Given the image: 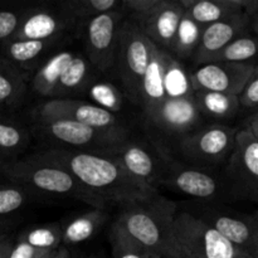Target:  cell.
Wrapping results in <instances>:
<instances>
[{
    "label": "cell",
    "mask_w": 258,
    "mask_h": 258,
    "mask_svg": "<svg viewBox=\"0 0 258 258\" xmlns=\"http://www.w3.org/2000/svg\"><path fill=\"white\" fill-rule=\"evenodd\" d=\"M37 155L62 166L106 204L125 207L144 203L159 196L158 189L133 178L113 159L103 154L57 146Z\"/></svg>",
    "instance_id": "obj_1"
},
{
    "label": "cell",
    "mask_w": 258,
    "mask_h": 258,
    "mask_svg": "<svg viewBox=\"0 0 258 258\" xmlns=\"http://www.w3.org/2000/svg\"><path fill=\"white\" fill-rule=\"evenodd\" d=\"M176 213L174 202L156 196L151 201L123 207L116 223L145 251L164 258H181L174 234Z\"/></svg>",
    "instance_id": "obj_2"
},
{
    "label": "cell",
    "mask_w": 258,
    "mask_h": 258,
    "mask_svg": "<svg viewBox=\"0 0 258 258\" xmlns=\"http://www.w3.org/2000/svg\"><path fill=\"white\" fill-rule=\"evenodd\" d=\"M3 175L15 185L24 189H33L53 196L71 197L78 199L93 209H105L107 204L85 188L72 174L62 166L33 155L20 160L4 163L0 166Z\"/></svg>",
    "instance_id": "obj_3"
},
{
    "label": "cell",
    "mask_w": 258,
    "mask_h": 258,
    "mask_svg": "<svg viewBox=\"0 0 258 258\" xmlns=\"http://www.w3.org/2000/svg\"><path fill=\"white\" fill-rule=\"evenodd\" d=\"M151 40L136 23L125 20L118 32L115 63L126 96L140 105L141 85L150 59Z\"/></svg>",
    "instance_id": "obj_4"
},
{
    "label": "cell",
    "mask_w": 258,
    "mask_h": 258,
    "mask_svg": "<svg viewBox=\"0 0 258 258\" xmlns=\"http://www.w3.org/2000/svg\"><path fill=\"white\" fill-rule=\"evenodd\" d=\"M174 234L181 258H236L247 253L227 241L206 221L186 212L176 213Z\"/></svg>",
    "instance_id": "obj_5"
},
{
    "label": "cell",
    "mask_w": 258,
    "mask_h": 258,
    "mask_svg": "<svg viewBox=\"0 0 258 258\" xmlns=\"http://www.w3.org/2000/svg\"><path fill=\"white\" fill-rule=\"evenodd\" d=\"M35 128L64 148L92 153H102L127 140V131L123 127L95 128L59 118H38Z\"/></svg>",
    "instance_id": "obj_6"
},
{
    "label": "cell",
    "mask_w": 258,
    "mask_h": 258,
    "mask_svg": "<svg viewBox=\"0 0 258 258\" xmlns=\"http://www.w3.org/2000/svg\"><path fill=\"white\" fill-rule=\"evenodd\" d=\"M88 63L73 52H59L53 55L33 78V88L38 95L59 96L77 90L85 82Z\"/></svg>",
    "instance_id": "obj_7"
},
{
    "label": "cell",
    "mask_w": 258,
    "mask_h": 258,
    "mask_svg": "<svg viewBox=\"0 0 258 258\" xmlns=\"http://www.w3.org/2000/svg\"><path fill=\"white\" fill-rule=\"evenodd\" d=\"M150 127L161 135L183 139L199 130L203 115L197 106L194 96L166 97L160 105L144 113Z\"/></svg>",
    "instance_id": "obj_8"
},
{
    "label": "cell",
    "mask_w": 258,
    "mask_h": 258,
    "mask_svg": "<svg viewBox=\"0 0 258 258\" xmlns=\"http://www.w3.org/2000/svg\"><path fill=\"white\" fill-rule=\"evenodd\" d=\"M237 131L226 125L199 128L179 140L184 158L198 165H213L231 156Z\"/></svg>",
    "instance_id": "obj_9"
},
{
    "label": "cell",
    "mask_w": 258,
    "mask_h": 258,
    "mask_svg": "<svg viewBox=\"0 0 258 258\" xmlns=\"http://www.w3.org/2000/svg\"><path fill=\"white\" fill-rule=\"evenodd\" d=\"M227 175L237 196L258 203V140L247 128L237 131Z\"/></svg>",
    "instance_id": "obj_10"
},
{
    "label": "cell",
    "mask_w": 258,
    "mask_h": 258,
    "mask_svg": "<svg viewBox=\"0 0 258 258\" xmlns=\"http://www.w3.org/2000/svg\"><path fill=\"white\" fill-rule=\"evenodd\" d=\"M121 23V14L115 10L93 17L86 25L87 57L97 71L106 72L115 63Z\"/></svg>",
    "instance_id": "obj_11"
},
{
    "label": "cell",
    "mask_w": 258,
    "mask_h": 258,
    "mask_svg": "<svg viewBox=\"0 0 258 258\" xmlns=\"http://www.w3.org/2000/svg\"><path fill=\"white\" fill-rule=\"evenodd\" d=\"M254 71L252 63H207L190 73L193 91L239 96Z\"/></svg>",
    "instance_id": "obj_12"
},
{
    "label": "cell",
    "mask_w": 258,
    "mask_h": 258,
    "mask_svg": "<svg viewBox=\"0 0 258 258\" xmlns=\"http://www.w3.org/2000/svg\"><path fill=\"white\" fill-rule=\"evenodd\" d=\"M38 118L71 120L95 128L121 127L120 120L111 111L68 98H55L43 103L38 110Z\"/></svg>",
    "instance_id": "obj_13"
},
{
    "label": "cell",
    "mask_w": 258,
    "mask_h": 258,
    "mask_svg": "<svg viewBox=\"0 0 258 258\" xmlns=\"http://www.w3.org/2000/svg\"><path fill=\"white\" fill-rule=\"evenodd\" d=\"M249 27V18L244 12L222 19L203 28L199 43L194 50V62L201 64L211 63L212 59L226 45L239 35H243Z\"/></svg>",
    "instance_id": "obj_14"
},
{
    "label": "cell",
    "mask_w": 258,
    "mask_h": 258,
    "mask_svg": "<svg viewBox=\"0 0 258 258\" xmlns=\"http://www.w3.org/2000/svg\"><path fill=\"white\" fill-rule=\"evenodd\" d=\"M100 154L113 159L133 178L148 184L151 188L158 189L156 185L160 181L161 173L156 168L155 159L151 151L141 144L126 140L120 145Z\"/></svg>",
    "instance_id": "obj_15"
},
{
    "label": "cell",
    "mask_w": 258,
    "mask_h": 258,
    "mask_svg": "<svg viewBox=\"0 0 258 258\" xmlns=\"http://www.w3.org/2000/svg\"><path fill=\"white\" fill-rule=\"evenodd\" d=\"M185 10L179 2L166 0L165 4L149 17L134 22L140 27L144 34L161 49H173L179 27Z\"/></svg>",
    "instance_id": "obj_16"
},
{
    "label": "cell",
    "mask_w": 258,
    "mask_h": 258,
    "mask_svg": "<svg viewBox=\"0 0 258 258\" xmlns=\"http://www.w3.org/2000/svg\"><path fill=\"white\" fill-rule=\"evenodd\" d=\"M159 184L171 186L180 193L201 199H209L218 193V183L213 176L201 169L180 165H174L163 171Z\"/></svg>",
    "instance_id": "obj_17"
},
{
    "label": "cell",
    "mask_w": 258,
    "mask_h": 258,
    "mask_svg": "<svg viewBox=\"0 0 258 258\" xmlns=\"http://www.w3.org/2000/svg\"><path fill=\"white\" fill-rule=\"evenodd\" d=\"M170 53L151 42L150 59L141 85L140 106L144 113L160 105L166 98L165 73Z\"/></svg>",
    "instance_id": "obj_18"
},
{
    "label": "cell",
    "mask_w": 258,
    "mask_h": 258,
    "mask_svg": "<svg viewBox=\"0 0 258 258\" xmlns=\"http://www.w3.org/2000/svg\"><path fill=\"white\" fill-rule=\"evenodd\" d=\"M207 223L237 248L251 254L257 228V217L237 218L227 214H214Z\"/></svg>",
    "instance_id": "obj_19"
},
{
    "label": "cell",
    "mask_w": 258,
    "mask_h": 258,
    "mask_svg": "<svg viewBox=\"0 0 258 258\" xmlns=\"http://www.w3.org/2000/svg\"><path fill=\"white\" fill-rule=\"evenodd\" d=\"M243 4L244 0H193L185 13L196 24L204 28L242 13Z\"/></svg>",
    "instance_id": "obj_20"
},
{
    "label": "cell",
    "mask_w": 258,
    "mask_h": 258,
    "mask_svg": "<svg viewBox=\"0 0 258 258\" xmlns=\"http://www.w3.org/2000/svg\"><path fill=\"white\" fill-rule=\"evenodd\" d=\"M62 30V23L48 12H34L20 20L17 33L12 39L50 42Z\"/></svg>",
    "instance_id": "obj_21"
},
{
    "label": "cell",
    "mask_w": 258,
    "mask_h": 258,
    "mask_svg": "<svg viewBox=\"0 0 258 258\" xmlns=\"http://www.w3.org/2000/svg\"><path fill=\"white\" fill-rule=\"evenodd\" d=\"M194 100L202 115L214 118H229L238 112V96L226 93L209 92V91L196 90L193 92Z\"/></svg>",
    "instance_id": "obj_22"
},
{
    "label": "cell",
    "mask_w": 258,
    "mask_h": 258,
    "mask_svg": "<svg viewBox=\"0 0 258 258\" xmlns=\"http://www.w3.org/2000/svg\"><path fill=\"white\" fill-rule=\"evenodd\" d=\"M105 221L106 214L102 209H93L77 217L62 231V243L78 244L87 241L105 223Z\"/></svg>",
    "instance_id": "obj_23"
},
{
    "label": "cell",
    "mask_w": 258,
    "mask_h": 258,
    "mask_svg": "<svg viewBox=\"0 0 258 258\" xmlns=\"http://www.w3.org/2000/svg\"><path fill=\"white\" fill-rule=\"evenodd\" d=\"M258 55V38L239 35L223 48L211 63H249Z\"/></svg>",
    "instance_id": "obj_24"
},
{
    "label": "cell",
    "mask_w": 258,
    "mask_h": 258,
    "mask_svg": "<svg viewBox=\"0 0 258 258\" xmlns=\"http://www.w3.org/2000/svg\"><path fill=\"white\" fill-rule=\"evenodd\" d=\"M24 91V81L14 64L0 58V105H15Z\"/></svg>",
    "instance_id": "obj_25"
},
{
    "label": "cell",
    "mask_w": 258,
    "mask_h": 258,
    "mask_svg": "<svg viewBox=\"0 0 258 258\" xmlns=\"http://www.w3.org/2000/svg\"><path fill=\"white\" fill-rule=\"evenodd\" d=\"M166 97H184L193 95L190 75L183 68L178 59L170 54L165 73Z\"/></svg>",
    "instance_id": "obj_26"
},
{
    "label": "cell",
    "mask_w": 258,
    "mask_h": 258,
    "mask_svg": "<svg viewBox=\"0 0 258 258\" xmlns=\"http://www.w3.org/2000/svg\"><path fill=\"white\" fill-rule=\"evenodd\" d=\"M19 239L39 251H57L62 243V229L58 226H44L30 229Z\"/></svg>",
    "instance_id": "obj_27"
},
{
    "label": "cell",
    "mask_w": 258,
    "mask_h": 258,
    "mask_svg": "<svg viewBox=\"0 0 258 258\" xmlns=\"http://www.w3.org/2000/svg\"><path fill=\"white\" fill-rule=\"evenodd\" d=\"M202 30H203V27L196 24L185 13L179 27L173 49H175L183 57L194 53L199 43Z\"/></svg>",
    "instance_id": "obj_28"
},
{
    "label": "cell",
    "mask_w": 258,
    "mask_h": 258,
    "mask_svg": "<svg viewBox=\"0 0 258 258\" xmlns=\"http://www.w3.org/2000/svg\"><path fill=\"white\" fill-rule=\"evenodd\" d=\"M110 241L112 258H145V249L135 243L117 223L111 228Z\"/></svg>",
    "instance_id": "obj_29"
},
{
    "label": "cell",
    "mask_w": 258,
    "mask_h": 258,
    "mask_svg": "<svg viewBox=\"0 0 258 258\" xmlns=\"http://www.w3.org/2000/svg\"><path fill=\"white\" fill-rule=\"evenodd\" d=\"M49 42L43 40H25V39H12L8 43L5 52L10 59L15 63H28L35 59Z\"/></svg>",
    "instance_id": "obj_30"
},
{
    "label": "cell",
    "mask_w": 258,
    "mask_h": 258,
    "mask_svg": "<svg viewBox=\"0 0 258 258\" xmlns=\"http://www.w3.org/2000/svg\"><path fill=\"white\" fill-rule=\"evenodd\" d=\"M68 12L81 19H92L105 13L115 12L118 7L116 0H75L67 4Z\"/></svg>",
    "instance_id": "obj_31"
},
{
    "label": "cell",
    "mask_w": 258,
    "mask_h": 258,
    "mask_svg": "<svg viewBox=\"0 0 258 258\" xmlns=\"http://www.w3.org/2000/svg\"><path fill=\"white\" fill-rule=\"evenodd\" d=\"M29 143L27 131L13 123L0 121V153H13Z\"/></svg>",
    "instance_id": "obj_32"
},
{
    "label": "cell",
    "mask_w": 258,
    "mask_h": 258,
    "mask_svg": "<svg viewBox=\"0 0 258 258\" xmlns=\"http://www.w3.org/2000/svg\"><path fill=\"white\" fill-rule=\"evenodd\" d=\"M28 191L27 189L19 185L0 186V216L13 213L19 209L23 204L27 203Z\"/></svg>",
    "instance_id": "obj_33"
},
{
    "label": "cell",
    "mask_w": 258,
    "mask_h": 258,
    "mask_svg": "<svg viewBox=\"0 0 258 258\" xmlns=\"http://www.w3.org/2000/svg\"><path fill=\"white\" fill-rule=\"evenodd\" d=\"M92 97L98 102V106L105 110L117 111L121 106V98L117 91L112 87L111 85H106V83H98V85L93 86Z\"/></svg>",
    "instance_id": "obj_34"
},
{
    "label": "cell",
    "mask_w": 258,
    "mask_h": 258,
    "mask_svg": "<svg viewBox=\"0 0 258 258\" xmlns=\"http://www.w3.org/2000/svg\"><path fill=\"white\" fill-rule=\"evenodd\" d=\"M166 0H125L122 7L133 13V22H139L160 9Z\"/></svg>",
    "instance_id": "obj_35"
},
{
    "label": "cell",
    "mask_w": 258,
    "mask_h": 258,
    "mask_svg": "<svg viewBox=\"0 0 258 258\" xmlns=\"http://www.w3.org/2000/svg\"><path fill=\"white\" fill-rule=\"evenodd\" d=\"M239 105L243 107H258V64L254 66V71L251 78L244 86L243 91L238 96Z\"/></svg>",
    "instance_id": "obj_36"
},
{
    "label": "cell",
    "mask_w": 258,
    "mask_h": 258,
    "mask_svg": "<svg viewBox=\"0 0 258 258\" xmlns=\"http://www.w3.org/2000/svg\"><path fill=\"white\" fill-rule=\"evenodd\" d=\"M20 17L12 10H0V40L12 39L20 24Z\"/></svg>",
    "instance_id": "obj_37"
},
{
    "label": "cell",
    "mask_w": 258,
    "mask_h": 258,
    "mask_svg": "<svg viewBox=\"0 0 258 258\" xmlns=\"http://www.w3.org/2000/svg\"><path fill=\"white\" fill-rule=\"evenodd\" d=\"M45 251H39V249L33 248L24 241L19 239L15 244H13L12 252H10L9 258H37L40 253Z\"/></svg>",
    "instance_id": "obj_38"
},
{
    "label": "cell",
    "mask_w": 258,
    "mask_h": 258,
    "mask_svg": "<svg viewBox=\"0 0 258 258\" xmlns=\"http://www.w3.org/2000/svg\"><path fill=\"white\" fill-rule=\"evenodd\" d=\"M243 12L249 18V27L258 34V0H244Z\"/></svg>",
    "instance_id": "obj_39"
},
{
    "label": "cell",
    "mask_w": 258,
    "mask_h": 258,
    "mask_svg": "<svg viewBox=\"0 0 258 258\" xmlns=\"http://www.w3.org/2000/svg\"><path fill=\"white\" fill-rule=\"evenodd\" d=\"M13 243L7 236H0V258H9Z\"/></svg>",
    "instance_id": "obj_40"
},
{
    "label": "cell",
    "mask_w": 258,
    "mask_h": 258,
    "mask_svg": "<svg viewBox=\"0 0 258 258\" xmlns=\"http://www.w3.org/2000/svg\"><path fill=\"white\" fill-rule=\"evenodd\" d=\"M246 128L258 140V110L248 117Z\"/></svg>",
    "instance_id": "obj_41"
},
{
    "label": "cell",
    "mask_w": 258,
    "mask_h": 258,
    "mask_svg": "<svg viewBox=\"0 0 258 258\" xmlns=\"http://www.w3.org/2000/svg\"><path fill=\"white\" fill-rule=\"evenodd\" d=\"M251 254L254 258H258V217H257V228H256V236H254L253 247H252Z\"/></svg>",
    "instance_id": "obj_42"
},
{
    "label": "cell",
    "mask_w": 258,
    "mask_h": 258,
    "mask_svg": "<svg viewBox=\"0 0 258 258\" xmlns=\"http://www.w3.org/2000/svg\"><path fill=\"white\" fill-rule=\"evenodd\" d=\"M53 258H71V254L66 247H59L57 249V253H55V256Z\"/></svg>",
    "instance_id": "obj_43"
},
{
    "label": "cell",
    "mask_w": 258,
    "mask_h": 258,
    "mask_svg": "<svg viewBox=\"0 0 258 258\" xmlns=\"http://www.w3.org/2000/svg\"><path fill=\"white\" fill-rule=\"evenodd\" d=\"M57 253V251H45L43 253H40L37 258H53Z\"/></svg>",
    "instance_id": "obj_44"
},
{
    "label": "cell",
    "mask_w": 258,
    "mask_h": 258,
    "mask_svg": "<svg viewBox=\"0 0 258 258\" xmlns=\"http://www.w3.org/2000/svg\"><path fill=\"white\" fill-rule=\"evenodd\" d=\"M145 258H164V257L159 256V254H156V253H153V252L146 251L145 252Z\"/></svg>",
    "instance_id": "obj_45"
},
{
    "label": "cell",
    "mask_w": 258,
    "mask_h": 258,
    "mask_svg": "<svg viewBox=\"0 0 258 258\" xmlns=\"http://www.w3.org/2000/svg\"><path fill=\"white\" fill-rule=\"evenodd\" d=\"M236 258H254V257L252 256V254H249V253H242V254H239V256L236 257Z\"/></svg>",
    "instance_id": "obj_46"
},
{
    "label": "cell",
    "mask_w": 258,
    "mask_h": 258,
    "mask_svg": "<svg viewBox=\"0 0 258 258\" xmlns=\"http://www.w3.org/2000/svg\"><path fill=\"white\" fill-rule=\"evenodd\" d=\"M3 164H4V160H3V158H2V156H0V166H2Z\"/></svg>",
    "instance_id": "obj_47"
},
{
    "label": "cell",
    "mask_w": 258,
    "mask_h": 258,
    "mask_svg": "<svg viewBox=\"0 0 258 258\" xmlns=\"http://www.w3.org/2000/svg\"><path fill=\"white\" fill-rule=\"evenodd\" d=\"M92 258H96V257H92Z\"/></svg>",
    "instance_id": "obj_48"
},
{
    "label": "cell",
    "mask_w": 258,
    "mask_h": 258,
    "mask_svg": "<svg viewBox=\"0 0 258 258\" xmlns=\"http://www.w3.org/2000/svg\"><path fill=\"white\" fill-rule=\"evenodd\" d=\"M71 258H72V257H71Z\"/></svg>",
    "instance_id": "obj_49"
}]
</instances>
